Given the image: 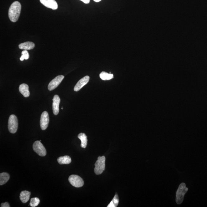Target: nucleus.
<instances>
[{
    "label": "nucleus",
    "instance_id": "nucleus-6",
    "mask_svg": "<svg viewBox=\"0 0 207 207\" xmlns=\"http://www.w3.org/2000/svg\"><path fill=\"white\" fill-rule=\"evenodd\" d=\"M33 148L34 152L41 157H44L47 154V151L45 147L40 141H36L34 143Z\"/></svg>",
    "mask_w": 207,
    "mask_h": 207
},
{
    "label": "nucleus",
    "instance_id": "nucleus-18",
    "mask_svg": "<svg viewBox=\"0 0 207 207\" xmlns=\"http://www.w3.org/2000/svg\"><path fill=\"white\" fill-rule=\"evenodd\" d=\"M100 78L103 80H109L114 78L113 74L108 73L106 72H102L99 75Z\"/></svg>",
    "mask_w": 207,
    "mask_h": 207
},
{
    "label": "nucleus",
    "instance_id": "nucleus-17",
    "mask_svg": "<svg viewBox=\"0 0 207 207\" xmlns=\"http://www.w3.org/2000/svg\"><path fill=\"white\" fill-rule=\"evenodd\" d=\"M10 178L9 174L7 172H2L0 174V185L6 184Z\"/></svg>",
    "mask_w": 207,
    "mask_h": 207
},
{
    "label": "nucleus",
    "instance_id": "nucleus-16",
    "mask_svg": "<svg viewBox=\"0 0 207 207\" xmlns=\"http://www.w3.org/2000/svg\"><path fill=\"white\" fill-rule=\"evenodd\" d=\"M78 138L81 141V143L80 145L81 147L83 148H86L88 143V139L86 134L84 133H80L78 135Z\"/></svg>",
    "mask_w": 207,
    "mask_h": 207
},
{
    "label": "nucleus",
    "instance_id": "nucleus-5",
    "mask_svg": "<svg viewBox=\"0 0 207 207\" xmlns=\"http://www.w3.org/2000/svg\"><path fill=\"white\" fill-rule=\"evenodd\" d=\"M68 180L73 186L76 188H80L83 186L84 184L83 179L77 175H71L69 177Z\"/></svg>",
    "mask_w": 207,
    "mask_h": 207
},
{
    "label": "nucleus",
    "instance_id": "nucleus-7",
    "mask_svg": "<svg viewBox=\"0 0 207 207\" xmlns=\"http://www.w3.org/2000/svg\"><path fill=\"white\" fill-rule=\"evenodd\" d=\"M49 122V117L48 113L44 111L41 115L40 125L41 129L45 130L48 126Z\"/></svg>",
    "mask_w": 207,
    "mask_h": 207
},
{
    "label": "nucleus",
    "instance_id": "nucleus-25",
    "mask_svg": "<svg viewBox=\"0 0 207 207\" xmlns=\"http://www.w3.org/2000/svg\"><path fill=\"white\" fill-rule=\"evenodd\" d=\"M62 109H63V108H62Z\"/></svg>",
    "mask_w": 207,
    "mask_h": 207
},
{
    "label": "nucleus",
    "instance_id": "nucleus-19",
    "mask_svg": "<svg viewBox=\"0 0 207 207\" xmlns=\"http://www.w3.org/2000/svg\"><path fill=\"white\" fill-rule=\"evenodd\" d=\"M119 203V197L117 194L115 195L114 198H113L112 201L110 202L109 205L107 206L108 207H116L118 206Z\"/></svg>",
    "mask_w": 207,
    "mask_h": 207
},
{
    "label": "nucleus",
    "instance_id": "nucleus-12",
    "mask_svg": "<svg viewBox=\"0 0 207 207\" xmlns=\"http://www.w3.org/2000/svg\"><path fill=\"white\" fill-rule=\"evenodd\" d=\"M19 91L25 98L28 97L30 96V92L28 85L26 84H22L20 85L19 88Z\"/></svg>",
    "mask_w": 207,
    "mask_h": 207
},
{
    "label": "nucleus",
    "instance_id": "nucleus-24",
    "mask_svg": "<svg viewBox=\"0 0 207 207\" xmlns=\"http://www.w3.org/2000/svg\"><path fill=\"white\" fill-rule=\"evenodd\" d=\"M94 1H95V2H99L101 1V0H93Z\"/></svg>",
    "mask_w": 207,
    "mask_h": 207
},
{
    "label": "nucleus",
    "instance_id": "nucleus-11",
    "mask_svg": "<svg viewBox=\"0 0 207 207\" xmlns=\"http://www.w3.org/2000/svg\"><path fill=\"white\" fill-rule=\"evenodd\" d=\"M53 101L52 108L53 114L57 115L59 112V105L60 103V98L58 95H55L54 96Z\"/></svg>",
    "mask_w": 207,
    "mask_h": 207
},
{
    "label": "nucleus",
    "instance_id": "nucleus-9",
    "mask_svg": "<svg viewBox=\"0 0 207 207\" xmlns=\"http://www.w3.org/2000/svg\"><path fill=\"white\" fill-rule=\"evenodd\" d=\"M90 79V77L88 76H86L79 80L74 88V91L76 92L80 91L84 86L88 83Z\"/></svg>",
    "mask_w": 207,
    "mask_h": 207
},
{
    "label": "nucleus",
    "instance_id": "nucleus-21",
    "mask_svg": "<svg viewBox=\"0 0 207 207\" xmlns=\"http://www.w3.org/2000/svg\"><path fill=\"white\" fill-rule=\"evenodd\" d=\"M29 58V52L27 50H24L22 52V56H21L20 60L21 61H23L24 60H28Z\"/></svg>",
    "mask_w": 207,
    "mask_h": 207
},
{
    "label": "nucleus",
    "instance_id": "nucleus-23",
    "mask_svg": "<svg viewBox=\"0 0 207 207\" xmlns=\"http://www.w3.org/2000/svg\"><path fill=\"white\" fill-rule=\"evenodd\" d=\"M80 1L83 2L85 4H88L90 2V0H80Z\"/></svg>",
    "mask_w": 207,
    "mask_h": 207
},
{
    "label": "nucleus",
    "instance_id": "nucleus-2",
    "mask_svg": "<svg viewBox=\"0 0 207 207\" xmlns=\"http://www.w3.org/2000/svg\"><path fill=\"white\" fill-rule=\"evenodd\" d=\"M188 188H186L185 183L180 184L177 190L176 196V201L177 204L180 205L182 203L184 200V196L188 191Z\"/></svg>",
    "mask_w": 207,
    "mask_h": 207
},
{
    "label": "nucleus",
    "instance_id": "nucleus-22",
    "mask_svg": "<svg viewBox=\"0 0 207 207\" xmlns=\"http://www.w3.org/2000/svg\"><path fill=\"white\" fill-rule=\"evenodd\" d=\"M1 206V207H10V206L7 202H6L5 203H2Z\"/></svg>",
    "mask_w": 207,
    "mask_h": 207
},
{
    "label": "nucleus",
    "instance_id": "nucleus-4",
    "mask_svg": "<svg viewBox=\"0 0 207 207\" xmlns=\"http://www.w3.org/2000/svg\"><path fill=\"white\" fill-rule=\"evenodd\" d=\"M18 119L15 115H11L9 117L8 121V129L10 132L15 134L17 132L18 129Z\"/></svg>",
    "mask_w": 207,
    "mask_h": 207
},
{
    "label": "nucleus",
    "instance_id": "nucleus-14",
    "mask_svg": "<svg viewBox=\"0 0 207 207\" xmlns=\"http://www.w3.org/2000/svg\"><path fill=\"white\" fill-rule=\"evenodd\" d=\"M31 195L30 192L27 191H24L21 192L20 195V198L23 203H25L29 201Z\"/></svg>",
    "mask_w": 207,
    "mask_h": 207
},
{
    "label": "nucleus",
    "instance_id": "nucleus-10",
    "mask_svg": "<svg viewBox=\"0 0 207 207\" xmlns=\"http://www.w3.org/2000/svg\"><path fill=\"white\" fill-rule=\"evenodd\" d=\"M40 2L46 7L53 10H56L58 7L57 3L55 0H40Z\"/></svg>",
    "mask_w": 207,
    "mask_h": 207
},
{
    "label": "nucleus",
    "instance_id": "nucleus-15",
    "mask_svg": "<svg viewBox=\"0 0 207 207\" xmlns=\"http://www.w3.org/2000/svg\"><path fill=\"white\" fill-rule=\"evenodd\" d=\"M57 161L60 165H63V164L70 163L71 162V159L70 156L66 155L59 157L57 159Z\"/></svg>",
    "mask_w": 207,
    "mask_h": 207
},
{
    "label": "nucleus",
    "instance_id": "nucleus-3",
    "mask_svg": "<svg viewBox=\"0 0 207 207\" xmlns=\"http://www.w3.org/2000/svg\"><path fill=\"white\" fill-rule=\"evenodd\" d=\"M106 158L104 156L99 157L98 160L95 164L94 172L96 175H100L103 173L105 168Z\"/></svg>",
    "mask_w": 207,
    "mask_h": 207
},
{
    "label": "nucleus",
    "instance_id": "nucleus-1",
    "mask_svg": "<svg viewBox=\"0 0 207 207\" xmlns=\"http://www.w3.org/2000/svg\"><path fill=\"white\" fill-rule=\"evenodd\" d=\"M21 10V3L18 1L13 2L9 10V17L10 20L13 22L17 21L20 15Z\"/></svg>",
    "mask_w": 207,
    "mask_h": 207
},
{
    "label": "nucleus",
    "instance_id": "nucleus-13",
    "mask_svg": "<svg viewBox=\"0 0 207 207\" xmlns=\"http://www.w3.org/2000/svg\"><path fill=\"white\" fill-rule=\"evenodd\" d=\"M19 48L23 50H30L34 48L35 45L33 42H27L20 44Z\"/></svg>",
    "mask_w": 207,
    "mask_h": 207
},
{
    "label": "nucleus",
    "instance_id": "nucleus-20",
    "mask_svg": "<svg viewBox=\"0 0 207 207\" xmlns=\"http://www.w3.org/2000/svg\"><path fill=\"white\" fill-rule=\"evenodd\" d=\"M40 200L38 198H32L30 200V205L31 207H35L37 206L40 203Z\"/></svg>",
    "mask_w": 207,
    "mask_h": 207
},
{
    "label": "nucleus",
    "instance_id": "nucleus-8",
    "mask_svg": "<svg viewBox=\"0 0 207 207\" xmlns=\"http://www.w3.org/2000/svg\"><path fill=\"white\" fill-rule=\"evenodd\" d=\"M64 78L63 76L59 75L51 81L48 86V89L49 91H52L57 88L61 83Z\"/></svg>",
    "mask_w": 207,
    "mask_h": 207
}]
</instances>
